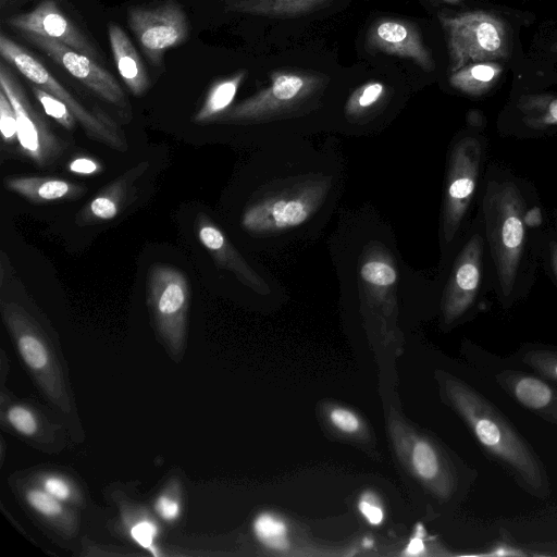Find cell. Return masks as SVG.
I'll list each match as a JSON object with an SVG mask.
<instances>
[{
	"label": "cell",
	"mask_w": 557,
	"mask_h": 557,
	"mask_svg": "<svg viewBox=\"0 0 557 557\" xmlns=\"http://www.w3.org/2000/svg\"><path fill=\"white\" fill-rule=\"evenodd\" d=\"M502 73L496 62L470 63L449 76L450 85L467 95L481 96L491 89Z\"/></svg>",
	"instance_id": "24"
},
{
	"label": "cell",
	"mask_w": 557,
	"mask_h": 557,
	"mask_svg": "<svg viewBox=\"0 0 557 557\" xmlns=\"http://www.w3.org/2000/svg\"><path fill=\"white\" fill-rule=\"evenodd\" d=\"M8 422L23 435H34L38 429L36 417L22 406H13L7 412Z\"/></svg>",
	"instance_id": "31"
},
{
	"label": "cell",
	"mask_w": 557,
	"mask_h": 557,
	"mask_svg": "<svg viewBox=\"0 0 557 557\" xmlns=\"http://www.w3.org/2000/svg\"><path fill=\"white\" fill-rule=\"evenodd\" d=\"M445 394L478 442L522 485L537 495L547 487L542 463L509 421L479 392L456 379L444 381Z\"/></svg>",
	"instance_id": "3"
},
{
	"label": "cell",
	"mask_w": 557,
	"mask_h": 557,
	"mask_svg": "<svg viewBox=\"0 0 557 557\" xmlns=\"http://www.w3.org/2000/svg\"><path fill=\"white\" fill-rule=\"evenodd\" d=\"M483 238L474 234L462 247L453 265L442 297V314L449 324L472 306L481 284Z\"/></svg>",
	"instance_id": "12"
},
{
	"label": "cell",
	"mask_w": 557,
	"mask_h": 557,
	"mask_svg": "<svg viewBox=\"0 0 557 557\" xmlns=\"http://www.w3.org/2000/svg\"><path fill=\"white\" fill-rule=\"evenodd\" d=\"M550 257H552L553 268H554V271L557 276V243L556 242L550 243Z\"/></svg>",
	"instance_id": "39"
},
{
	"label": "cell",
	"mask_w": 557,
	"mask_h": 557,
	"mask_svg": "<svg viewBox=\"0 0 557 557\" xmlns=\"http://www.w3.org/2000/svg\"><path fill=\"white\" fill-rule=\"evenodd\" d=\"M0 55L30 84L41 87L62 100L88 137L117 151L127 149L123 132L108 115L84 107L37 58L4 33L0 34Z\"/></svg>",
	"instance_id": "5"
},
{
	"label": "cell",
	"mask_w": 557,
	"mask_h": 557,
	"mask_svg": "<svg viewBox=\"0 0 557 557\" xmlns=\"http://www.w3.org/2000/svg\"><path fill=\"white\" fill-rule=\"evenodd\" d=\"M145 166L146 163L137 165L123 177L107 186L79 212L77 223L89 224L114 219L128 196L131 183L144 171Z\"/></svg>",
	"instance_id": "21"
},
{
	"label": "cell",
	"mask_w": 557,
	"mask_h": 557,
	"mask_svg": "<svg viewBox=\"0 0 557 557\" xmlns=\"http://www.w3.org/2000/svg\"><path fill=\"white\" fill-rule=\"evenodd\" d=\"M524 121L530 127L540 128L557 125V98L546 95L523 97L519 103Z\"/></svg>",
	"instance_id": "25"
},
{
	"label": "cell",
	"mask_w": 557,
	"mask_h": 557,
	"mask_svg": "<svg viewBox=\"0 0 557 557\" xmlns=\"http://www.w3.org/2000/svg\"><path fill=\"white\" fill-rule=\"evenodd\" d=\"M327 83L329 77L320 73L273 71L268 86L232 106L216 123L264 128L263 143L289 137L285 127L321 108Z\"/></svg>",
	"instance_id": "2"
},
{
	"label": "cell",
	"mask_w": 557,
	"mask_h": 557,
	"mask_svg": "<svg viewBox=\"0 0 557 557\" xmlns=\"http://www.w3.org/2000/svg\"><path fill=\"white\" fill-rule=\"evenodd\" d=\"M498 383L523 407L557 424V388L546 381L522 372L505 371Z\"/></svg>",
	"instance_id": "17"
},
{
	"label": "cell",
	"mask_w": 557,
	"mask_h": 557,
	"mask_svg": "<svg viewBox=\"0 0 557 557\" xmlns=\"http://www.w3.org/2000/svg\"><path fill=\"white\" fill-rule=\"evenodd\" d=\"M154 508L157 513L166 521L175 520L181 512L180 504L168 495L159 496Z\"/></svg>",
	"instance_id": "36"
},
{
	"label": "cell",
	"mask_w": 557,
	"mask_h": 557,
	"mask_svg": "<svg viewBox=\"0 0 557 557\" xmlns=\"http://www.w3.org/2000/svg\"><path fill=\"white\" fill-rule=\"evenodd\" d=\"M481 156L480 141L469 135L457 139L450 150L441 220L444 245H449L456 238L471 203L476 188Z\"/></svg>",
	"instance_id": "7"
},
{
	"label": "cell",
	"mask_w": 557,
	"mask_h": 557,
	"mask_svg": "<svg viewBox=\"0 0 557 557\" xmlns=\"http://www.w3.org/2000/svg\"><path fill=\"white\" fill-rule=\"evenodd\" d=\"M32 85V91L47 115L52 117L64 128L72 131L75 127L76 119L69 107L59 98L42 89L39 86Z\"/></svg>",
	"instance_id": "27"
},
{
	"label": "cell",
	"mask_w": 557,
	"mask_h": 557,
	"mask_svg": "<svg viewBox=\"0 0 557 557\" xmlns=\"http://www.w3.org/2000/svg\"><path fill=\"white\" fill-rule=\"evenodd\" d=\"M42 488L60 502L71 497V487L62 478L50 475L42 480Z\"/></svg>",
	"instance_id": "35"
},
{
	"label": "cell",
	"mask_w": 557,
	"mask_h": 557,
	"mask_svg": "<svg viewBox=\"0 0 557 557\" xmlns=\"http://www.w3.org/2000/svg\"><path fill=\"white\" fill-rule=\"evenodd\" d=\"M331 423L341 432L352 434L361 429L359 418L346 408L335 407L329 413Z\"/></svg>",
	"instance_id": "33"
},
{
	"label": "cell",
	"mask_w": 557,
	"mask_h": 557,
	"mask_svg": "<svg viewBox=\"0 0 557 557\" xmlns=\"http://www.w3.org/2000/svg\"><path fill=\"white\" fill-rule=\"evenodd\" d=\"M7 189L35 203L81 197L84 187L51 176H14L4 180Z\"/></svg>",
	"instance_id": "19"
},
{
	"label": "cell",
	"mask_w": 557,
	"mask_h": 557,
	"mask_svg": "<svg viewBox=\"0 0 557 557\" xmlns=\"http://www.w3.org/2000/svg\"><path fill=\"white\" fill-rule=\"evenodd\" d=\"M553 51L557 53V42L553 46Z\"/></svg>",
	"instance_id": "42"
},
{
	"label": "cell",
	"mask_w": 557,
	"mask_h": 557,
	"mask_svg": "<svg viewBox=\"0 0 557 557\" xmlns=\"http://www.w3.org/2000/svg\"><path fill=\"white\" fill-rule=\"evenodd\" d=\"M363 544H364L366 547H369V546L372 545V541L367 540V541H364Z\"/></svg>",
	"instance_id": "41"
},
{
	"label": "cell",
	"mask_w": 557,
	"mask_h": 557,
	"mask_svg": "<svg viewBox=\"0 0 557 557\" xmlns=\"http://www.w3.org/2000/svg\"><path fill=\"white\" fill-rule=\"evenodd\" d=\"M0 88L11 101L17 120V143L22 153L39 166L57 161L66 148L33 107L23 86L5 62L0 63Z\"/></svg>",
	"instance_id": "8"
},
{
	"label": "cell",
	"mask_w": 557,
	"mask_h": 557,
	"mask_svg": "<svg viewBox=\"0 0 557 557\" xmlns=\"http://www.w3.org/2000/svg\"><path fill=\"white\" fill-rule=\"evenodd\" d=\"M0 131L4 144L17 141V120L14 108L5 92L0 88Z\"/></svg>",
	"instance_id": "29"
},
{
	"label": "cell",
	"mask_w": 557,
	"mask_h": 557,
	"mask_svg": "<svg viewBox=\"0 0 557 557\" xmlns=\"http://www.w3.org/2000/svg\"><path fill=\"white\" fill-rule=\"evenodd\" d=\"M228 12L265 16L271 18H293L319 10L330 0H223Z\"/></svg>",
	"instance_id": "22"
},
{
	"label": "cell",
	"mask_w": 557,
	"mask_h": 557,
	"mask_svg": "<svg viewBox=\"0 0 557 557\" xmlns=\"http://www.w3.org/2000/svg\"><path fill=\"white\" fill-rule=\"evenodd\" d=\"M69 171L76 173V174H83V175H89L95 174L99 171H101V165L96 160L81 157L73 159L69 165Z\"/></svg>",
	"instance_id": "37"
},
{
	"label": "cell",
	"mask_w": 557,
	"mask_h": 557,
	"mask_svg": "<svg viewBox=\"0 0 557 557\" xmlns=\"http://www.w3.org/2000/svg\"><path fill=\"white\" fill-rule=\"evenodd\" d=\"M22 37L39 48L102 100L122 109L127 106L126 96L120 84L96 60L52 38L36 34H22Z\"/></svg>",
	"instance_id": "11"
},
{
	"label": "cell",
	"mask_w": 557,
	"mask_h": 557,
	"mask_svg": "<svg viewBox=\"0 0 557 557\" xmlns=\"http://www.w3.org/2000/svg\"><path fill=\"white\" fill-rule=\"evenodd\" d=\"M523 361L541 375L557 382V352L531 350L524 355Z\"/></svg>",
	"instance_id": "30"
},
{
	"label": "cell",
	"mask_w": 557,
	"mask_h": 557,
	"mask_svg": "<svg viewBox=\"0 0 557 557\" xmlns=\"http://www.w3.org/2000/svg\"><path fill=\"white\" fill-rule=\"evenodd\" d=\"M129 535L134 542L143 548L150 550L153 555L159 553L153 546V541L158 535V527L150 520H140L133 524L129 529Z\"/></svg>",
	"instance_id": "32"
},
{
	"label": "cell",
	"mask_w": 557,
	"mask_h": 557,
	"mask_svg": "<svg viewBox=\"0 0 557 557\" xmlns=\"http://www.w3.org/2000/svg\"><path fill=\"white\" fill-rule=\"evenodd\" d=\"M367 44L383 53L409 59L426 72L435 67L432 53L417 26L408 21L393 17L376 20L367 33Z\"/></svg>",
	"instance_id": "15"
},
{
	"label": "cell",
	"mask_w": 557,
	"mask_h": 557,
	"mask_svg": "<svg viewBox=\"0 0 557 557\" xmlns=\"http://www.w3.org/2000/svg\"><path fill=\"white\" fill-rule=\"evenodd\" d=\"M7 24L22 34L55 39L96 60L99 52L82 30L62 12L54 0H42L33 10L7 18Z\"/></svg>",
	"instance_id": "13"
},
{
	"label": "cell",
	"mask_w": 557,
	"mask_h": 557,
	"mask_svg": "<svg viewBox=\"0 0 557 557\" xmlns=\"http://www.w3.org/2000/svg\"><path fill=\"white\" fill-rule=\"evenodd\" d=\"M199 242L210 253L216 267L231 272L245 287L259 295H271L272 281L258 272L232 244L224 232L206 214L199 213L195 221Z\"/></svg>",
	"instance_id": "14"
},
{
	"label": "cell",
	"mask_w": 557,
	"mask_h": 557,
	"mask_svg": "<svg viewBox=\"0 0 557 557\" xmlns=\"http://www.w3.org/2000/svg\"><path fill=\"white\" fill-rule=\"evenodd\" d=\"M259 176L239 214L240 230L274 250L317 235L339 198L344 170L336 151L301 136L263 143Z\"/></svg>",
	"instance_id": "1"
},
{
	"label": "cell",
	"mask_w": 557,
	"mask_h": 557,
	"mask_svg": "<svg viewBox=\"0 0 557 557\" xmlns=\"http://www.w3.org/2000/svg\"><path fill=\"white\" fill-rule=\"evenodd\" d=\"M424 550V543L422 536L418 533L414 535L410 542L408 543L405 555L407 556H418L421 555Z\"/></svg>",
	"instance_id": "38"
},
{
	"label": "cell",
	"mask_w": 557,
	"mask_h": 557,
	"mask_svg": "<svg viewBox=\"0 0 557 557\" xmlns=\"http://www.w3.org/2000/svg\"><path fill=\"white\" fill-rule=\"evenodd\" d=\"M256 537L268 548L283 552L288 548V531L286 523L276 515L262 512L252 523Z\"/></svg>",
	"instance_id": "26"
},
{
	"label": "cell",
	"mask_w": 557,
	"mask_h": 557,
	"mask_svg": "<svg viewBox=\"0 0 557 557\" xmlns=\"http://www.w3.org/2000/svg\"><path fill=\"white\" fill-rule=\"evenodd\" d=\"M245 75V71H239L212 84L193 121L199 124L218 122L231 109Z\"/></svg>",
	"instance_id": "23"
},
{
	"label": "cell",
	"mask_w": 557,
	"mask_h": 557,
	"mask_svg": "<svg viewBox=\"0 0 557 557\" xmlns=\"http://www.w3.org/2000/svg\"><path fill=\"white\" fill-rule=\"evenodd\" d=\"M406 456L414 474L430 484L440 495H447L450 479L437 449L426 440L413 437L406 447Z\"/></svg>",
	"instance_id": "20"
},
{
	"label": "cell",
	"mask_w": 557,
	"mask_h": 557,
	"mask_svg": "<svg viewBox=\"0 0 557 557\" xmlns=\"http://www.w3.org/2000/svg\"><path fill=\"white\" fill-rule=\"evenodd\" d=\"M388 96V87L382 82L371 81L357 87L344 103L343 132L361 135L379 126L376 120L381 116Z\"/></svg>",
	"instance_id": "16"
},
{
	"label": "cell",
	"mask_w": 557,
	"mask_h": 557,
	"mask_svg": "<svg viewBox=\"0 0 557 557\" xmlns=\"http://www.w3.org/2000/svg\"><path fill=\"white\" fill-rule=\"evenodd\" d=\"M441 1L447 2L449 4H459L461 2V0H441Z\"/></svg>",
	"instance_id": "40"
},
{
	"label": "cell",
	"mask_w": 557,
	"mask_h": 557,
	"mask_svg": "<svg viewBox=\"0 0 557 557\" xmlns=\"http://www.w3.org/2000/svg\"><path fill=\"white\" fill-rule=\"evenodd\" d=\"M108 36L117 72L124 84L134 96L144 95L150 81L135 46L116 23H109Z\"/></svg>",
	"instance_id": "18"
},
{
	"label": "cell",
	"mask_w": 557,
	"mask_h": 557,
	"mask_svg": "<svg viewBox=\"0 0 557 557\" xmlns=\"http://www.w3.org/2000/svg\"><path fill=\"white\" fill-rule=\"evenodd\" d=\"M127 24L154 66L162 64L166 50L185 42L189 36L187 15L176 0L132 7L127 11Z\"/></svg>",
	"instance_id": "9"
},
{
	"label": "cell",
	"mask_w": 557,
	"mask_h": 557,
	"mask_svg": "<svg viewBox=\"0 0 557 557\" xmlns=\"http://www.w3.org/2000/svg\"><path fill=\"white\" fill-rule=\"evenodd\" d=\"M445 30L450 73L475 62H496L508 53L504 23L485 11L440 15Z\"/></svg>",
	"instance_id": "6"
},
{
	"label": "cell",
	"mask_w": 557,
	"mask_h": 557,
	"mask_svg": "<svg viewBox=\"0 0 557 557\" xmlns=\"http://www.w3.org/2000/svg\"><path fill=\"white\" fill-rule=\"evenodd\" d=\"M358 509L371 525H380L384 520V510L376 496L371 492L360 496Z\"/></svg>",
	"instance_id": "34"
},
{
	"label": "cell",
	"mask_w": 557,
	"mask_h": 557,
	"mask_svg": "<svg viewBox=\"0 0 557 557\" xmlns=\"http://www.w3.org/2000/svg\"><path fill=\"white\" fill-rule=\"evenodd\" d=\"M147 297L160 334L170 345H182L190 297L185 274L170 264L154 263L148 273Z\"/></svg>",
	"instance_id": "10"
},
{
	"label": "cell",
	"mask_w": 557,
	"mask_h": 557,
	"mask_svg": "<svg viewBox=\"0 0 557 557\" xmlns=\"http://www.w3.org/2000/svg\"><path fill=\"white\" fill-rule=\"evenodd\" d=\"M523 199L510 181H492L483 198L486 237L504 297L513 288L524 244Z\"/></svg>",
	"instance_id": "4"
},
{
	"label": "cell",
	"mask_w": 557,
	"mask_h": 557,
	"mask_svg": "<svg viewBox=\"0 0 557 557\" xmlns=\"http://www.w3.org/2000/svg\"><path fill=\"white\" fill-rule=\"evenodd\" d=\"M26 500L30 507L47 518H57L63 513L61 502L47 493L44 488H30L26 493Z\"/></svg>",
	"instance_id": "28"
}]
</instances>
